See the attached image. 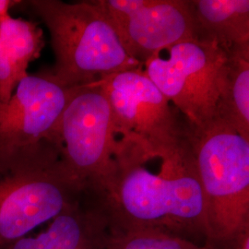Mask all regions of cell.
<instances>
[{"label":"cell","mask_w":249,"mask_h":249,"mask_svg":"<svg viewBox=\"0 0 249 249\" xmlns=\"http://www.w3.org/2000/svg\"><path fill=\"white\" fill-rule=\"evenodd\" d=\"M0 37L19 73L26 76L29 64L39 57L45 46L42 29L33 21L9 15L0 18Z\"/></svg>","instance_id":"cell-13"},{"label":"cell","mask_w":249,"mask_h":249,"mask_svg":"<svg viewBox=\"0 0 249 249\" xmlns=\"http://www.w3.org/2000/svg\"><path fill=\"white\" fill-rule=\"evenodd\" d=\"M20 3L18 0H0V18L9 16V10Z\"/></svg>","instance_id":"cell-16"},{"label":"cell","mask_w":249,"mask_h":249,"mask_svg":"<svg viewBox=\"0 0 249 249\" xmlns=\"http://www.w3.org/2000/svg\"><path fill=\"white\" fill-rule=\"evenodd\" d=\"M110 228L102 196L89 189L36 234L4 249H105Z\"/></svg>","instance_id":"cell-10"},{"label":"cell","mask_w":249,"mask_h":249,"mask_svg":"<svg viewBox=\"0 0 249 249\" xmlns=\"http://www.w3.org/2000/svg\"><path fill=\"white\" fill-rule=\"evenodd\" d=\"M199 40L224 52L249 45V0H188Z\"/></svg>","instance_id":"cell-11"},{"label":"cell","mask_w":249,"mask_h":249,"mask_svg":"<svg viewBox=\"0 0 249 249\" xmlns=\"http://www.w3.org/2000/svg\"><path fill=\"white\" fill-rule=\"evenodd\" d=\"M217 120L249 141V45L228 53V64Z\"/></svg>","instance_id":"cell-12"},{"label":"cell","mask_w":249,"mask_h":249,"mask_svg":"<svg viewBox=\"0 0 249 249\" xmlns=\"http://www.w3.org/2000/svg\"><path fill=\"white\" fill-rule=\"evenodd\" d=\"M114 171L99 193L111 227L167 231L210 242L192 143L150 144L115 136Z\"/></svg>","instance_id":"cell-1"},{"label":"cell","mask_w":249,"mask_h":249,"mask_svg":"<svg viewBox=\"0 0 249 249\" xmlns=\"http://www.w3.org/2000/svg\"><path fill=\"white\" fill-rule=\"evenodd\" d=\"M105 249H216V245L156 229L111 227Z\"/></svg>","instance_id":"cell-14"},{"label":"cell","mask_w":249,"mask_h":249,"mask_svg":"<svg viewBox=\"0 0 249 249\" xmlns=\"http://www.w3.org/2000/svg\"><path fill=\"white\" fill-rule=\"evenodd\" d=\"M227 64L228 53L218 45L189 39L154 53L142 70L188 129L200 131L217 120Z\"/></svg>","instance_id":"cell-5"},{"label":"cell","mask_w":249,"mask_h":249,"mask_svg":"<svg viewBox=\"0 0 249 249\" xmlns=\"http://www.w3.org/2000/svg\"><path fill=\"white\" fill-rule=\"evenodd\" d=\"M22 76L13 62L9 49L0 37V101L7 102L11 97Z\"/></svg>","instance_id":"cell-15"},{"label":"cell","mask_w":249,"mask_h":249,"mask_svg":"<svg viewBox=\"0 0 249 249\" xmlns=\"http://www.w3.org/2000/svg\"><path fill=\"white\" fill-rule=\"evenodd\" d=\"M126 51L143 65L161 49L197 39L188 0H95Z\"/></svg>","instance_id":"cell-8"},{"label":"cell","mask_w":249,"mask_h":249,"mask_svg":"<svg viewBox=\"0 0 249 249\" xmlns=\"http://www.w3.org/2000/svg\"><path fill=\"white\" fill-rule=\"evenodd\" d=\"M23 4L49 31L54 65L46 71L63 86L79 87L142 67L126 51L95 1L31 0Z\"/></svg>","instance_id":"cell-2"},{"label":"cell","mask_w":249,"mask_h":249,"mask_svg":"<svg viewBox=\"0 0 249 249\" xmlns=\"http://www.w3.org/2000/svg\"><path fill=\"white\" fill-rule=\"evenodd\" d=\"M189 136L210 241L235 242L249 231V141L220 120Z\"/></svg>","instance_id":"cell-4"},{"label":"cell","mask_w":249,"mask_h":249,"mask_svg":"<svg viewBox=\"0 0 249 249\" xmlns=\"http://www.w3.org/2000/svg\"><path fill=\"white\" fill-rule=\"evenodd\" d=\"M98 81L111 107L115 136L150 144H173L188 134L182 116L142 67Z\"/></svg>","instance_id":"cell-7"},{"label":"cell","mask_w":249,"mask_h":249,"mask_svg":"<svg viewBox=\"0 0 249 249\" xmlns=\"http://www.w3.org/2000/svg\"><path fill=\"white\" fill-rule=\"evenodd\" d=\"M75 88L46 71L21 79L9 101H0V158L49 142Z\"/></svg>","instance_id":"cell-9"},{"label":"cell","mask_w":249,"mask_h":249,"mask_svg":"<svg viewBox=\"0 0 249 249\" xmlns=\"http://www.w3.org/2000/svg\"><path fill=\"white\" fill-rule=\"evenodd\" d=\"M63 166L100 193L114 171L115 125L99 81L76 87L49 140Z\"/></svg>","instance_id":"cell-6"},{"label":"cell","mask_w":249,"mask_h":249,"mask_svg":"<svg viewBox=\"0 0 249 249\" xmlns=\"http://www.w3.org/2000/svg\"><path fill=\"white\" fill-rule=\"evenodd\" d=\"M89 188L63 166L49 142L0 158V249L30 235Z\"/></svg>","instance_id":"cell-3"},{"label":"cell","mask_w":249,"mask_h":249,"mask_svg":"<svg viewBox=\"0 0 249 249\" xmlns=\"http://www.w3.org/2000/svg\"><path fill=\"white\" fill-rule=\"evenodd\" d=\"M235 243L234 249H249V231L240 236Z\"/></svg>","instance_id":"cell-17"}]
</instances>
